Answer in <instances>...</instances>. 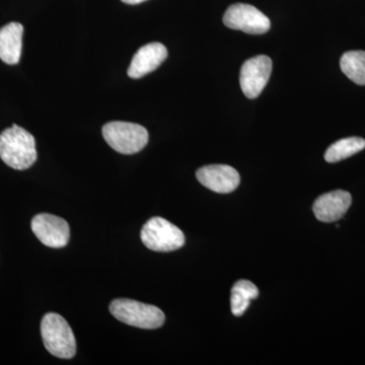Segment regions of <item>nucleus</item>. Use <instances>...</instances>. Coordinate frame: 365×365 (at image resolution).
<instances>
[{"mask_svg": "<svg viewBox=\"0 0 365 365\" xmlns=\"http://www.w3.org/2000/svg\"><path fill=\"white\" fill-rule=\"evenodd\" d=\"M0 158L14 170L29 169L37 160L35 138L30 132L13 125L0 134Z\"/></svg>", "mask_w": 365, "mask_h": 365, "instance_id": "obj_1", "label": "nucleus"}, {"mask_svg": "<svg viewBox=\"0 0 365 365\" xmlns=\"http://www.w3.org/2000/svg\"><path fill=\"white\" fill-rule=\"evenodd\" d=\"M41 334L46 349L54 356L71 359L76 355V338L63 317L55 313L46 314L41 323Z\"/></svg>", "mask_w": 365, "mask_h": 365, "instance_id": "obj_2", "label": "nucleus"}, {"mask_svg": "<svg viewBox=\"0 0 365 365\" xmlns=\"http://www.w3.org/2000/svg\"><path fill=\"white\" fill-rule=\"evenodd\" d=\"M110 312L122 323L146 330L160 328L165 321L162 309L133 299L113 300L110 304Z\"/></svg>", "mask_w": 365, "mask_h": 365, "instance_id": "obj_3", "label": "nucleus"}, {"mask_svg": "<svg viewBox=\"0 0 365 365\" xmlns=\"http://www.w3.org/2000/svg\"><path fill=\"white\" fill-rule=\"evenodd\" d=\"M105 140L117 153L134 155L145 148L148 132L141 125L130 122L114 121L103 127Z\"/></svg>", "mask_w": 365, "mask_h": 365, "instance_id": "obj_4", "label": "nucleus"}, {"mask_svg": "<svg viewBox=\"0 0 365 365\" xmlns=\"http://www.w3.org/2000/svg\"><path fill=\"white\" fill-rule=\"evenodd\" d=\"M140 237L146 248L163 253L176 251L186 242L182 230L163 217L150 218L143 225Z\"/></svg>", "mask_w": 365, "mask_h": 365, "instance_id": "obj_5", "label": "nucleus"}, {"mask_svg": "<svg viewBox=\"0 0 365 365\" xmlns=\"http://www.w3.org/2000/svg\"><path fill=\"white\" fill-rule=\"evenodd\" d=\"M223 24L232 30L242 31L250 35H263L270 30L268 16L253 6L235 4L223 16Z\"/></svg>", "mask_w": 365, "mask_h": 365, "instance_id": "obj_6", "label": "nucleus"}, {"mask_svg": "<svg viewBox=\"0 0 365 365\" xmlns=\"http://www.w3.org/2000/svg\"><path fill=\"white\" fill-rule=\"evenodd\" d=\"M272 72V60L265 55L250 58L242 64L240 83L242 93L248 98H256L261 95Z\"/></svg>", "mask_w": 365, "mask_h": 365, "instance_id": "obj_7", "label": "nucleus"}, {"mask_svg": "<svg viewBox=\"0 0 365 365\" xmlns=\"http://www.w3.org/2000/svg\"><path fill=\"white\" fill-rule=\"evenodd\" d=\"M31 227L34 235L49 248H63L71 239V228L63 218L42 213L33 218Z\"/></svg>", "mask_w": 365, "mask_h": 365, "instance_id": "obj_8", "label": "nucleus"}, {"mask_svg": "<svg viewBox=\"0 0 365 365\" xmlns=\"http://www.w3.org/2000/svg\"><path fill=\"white\" fill-rule=\"evenodd\" d=\"M196 178L201 185L216 193H232L241 182L237 170L227 165H210L200 168Z\"/></svg>", "mask_w": 365, "mask_h": 365, "instance_id": "obj_9", "label": "nucleus"}, {"mask_svg": "<svg viewBox=\"0 0 365 365\" xmlns=\"http://www.w3.org/2000/svg\"><path fill=\"white\" fill-rule=\"evenodd\" d=\"M352 197L349 192L336 190L319 196L314 201L313 210L317 220L322 222L330 223L344 217L351 206Z\"/></svg>", "mask_w": 365, "mask_h": 365, "instance_id": "obj_10", "label": "nucleus"}, {"mask_svg": "<svg viewBox=\"0 0 365 365\" xmlns=\"http://www.w3.org/2000/svg\"><path fill=\"white\" fill-rule=\"evenodd\" d=\"M167 57V48L162 43H150L143 46L132 58L128 76L134 79L143 78L146 74L158 69Z\"/></svg>", "mask_w": 365, "mask_h": 365, "instance_id": "obj_11", "label": "nucleus"}, {"mask_svg": "<svg viewBox=\"0 0 365 365\" xmlns=\"http://www.w3.org/2000/svg\"><path fill=\"white\" fill-rule=\"evenodd\" d=\"M24 26L11 23L0 29V59L9 66L20 62L23 48Z\"/></svg>", "mask_w": 365, "mask_h": 365, "instance_id": "obj_12", "label": "nucleus"}, {"mask_svg": "<svg viewBox=\"0 0 365 365\" xmlns=\"http://www.w3.org/2000/svg\"><path fill=\"white\" fill-rule=\"evenodd\" d=\"M259 297V289L249 280H240L234 285L230 297L232 313L235 317H241L246 313L252 300Z\"/></svg>", "mask_w": 365, "mask_h": 365, "instance_id": "obj_13", "label": "nucleus"}, {"mask_svg": "<svg viewBox=\"0 0 365 365\" xmlns=\"http://www.w3.org/2000/svg\"><path fill=\"white\" fill-rule=\"evenodd\" d=\"M365 148V140L361 137H348L333 143L325 153L326 162L334 163L356 155Z\"/></svg>", "mask_w": 365, "mask_h": 365, "instance_id": "obj_14", "label": "nucleus"}, {"mask_svg": "<svg viewBox=\"0 0 365 365\" xmlns=\"http://www.w3.org/2000/svg\"><path fill=\"white\" fill-rule=\"evenodd\" d=\"M341 71L359 86H365V51H348L340 59Z\"/></svg>", "mask_w": 365, "mask_h": 365, "instance_id": "obj_15", "label": "nucleus"}, {"mask_svg": "<svg viewBox=\"0 0 365 365\" xmlns=\"http://www.w3.org/2000/svg\"><path fill=\"white\" fill-rule=\"evenodd\" d=\"M121 1L127 4H141V2L146 1V0H121Z\"/></svg>", "mask_w": 365, "mask_h": 365, "instance_id": "obj_16", "label": "nucleus"}]
</instances>
